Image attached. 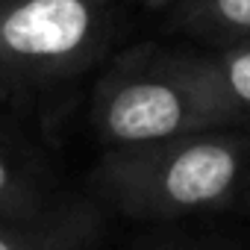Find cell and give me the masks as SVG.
I'll return each mask as SVG.
<instances>
[{
	"label": "cell",
	"mask_w": 250,
	"mask_h": 250,
	"mask_svg": "<svg viewBox=\"0 0 250 250\" xmlns=\"http://www.w3.org/2000/svg\"><path fill=\"white\" fill-rule=\"evenodd\" d=\"M139 3H145V6H150V9H159V6L171 3V0H139Z\"/></svg>",
	"instance_id": "obj_9"
},
{
	"label": "cell",
	"mask_w": 250,
	"mask_h": 250,
	"mask_svg": "<svg viewBox=\"0 0 250 250\" xmlns=\"http://www.w3.org/2000/svg\"><path fill=\"white\" fill-rule=\"evenodd\" d=\"M50 200L36 168L0 136V215H30Z\"/></svg>",
	"instance_id": "obj_6"
},
{
	"label": "cell",
	"mask_w": 250,
	"mask_h": 250,
	"mask_svg": "<svg viewBox=\"0 0 250 250\" xmlns=\"http://www.w3.org/2000/svg\"><path fill=\"white\" fill-rule=\"evenodd\" d=\"M112 36V0H0V91L83 74Z\"/></svg>",
	"instance_id": "obj_3"
},
{
	"label": "cell",
	"mask_w": 250,
	"mask_h": 250,
	"mask_svg": "<svg viewBox=\"0 0 250 250\" xmlns=\"http://www.w3.org/2000/svg\"><path fill=\"white\" fill-rule=\"evenodd\" d=\"M250 174V139L191 133L168 142L106 147L91 183L130 218L165 221L229 203Z\"/></svg>",
	"instance_id": "obj_1"
},
{
	"label": "cell",
	"mask_w": 250,
	"mask_h": 250,
	"mask_svg": "<svg viewBox=\"0 0 250 250\" xmlns=\"http://www.w3.org/2000/svg\"><path fill=\"white\" fill-rule=\"evenodd\" d=\"M229 121L232 115L200 77L194 59L153 50L124 53L91 97V124L106 147L168 142Z\"/></svg>",
	"instance_id": "obj_2"
},
{
	"label": "cell",
	"mask_w": 250,
	"mask_h": 250,
	"mask_svg": "<svg viewBox=\"0 0 250 250\" xmlns=\"http://www.w3.org/2000/svg\"><path fill=\"white\" fill-rule=\"evenodd\" d=\"M183 18L191 30L215 36H250V0H186Z\"/></svg>",
	"instance_id": "obj_7"
},
{
	"label": "cell",
	"mask_w": 250,
	"mask_h": 250,
	"mask_svg": "<svg viewBox=\"0 0 250 250\" xmlns=\"http://www.w3.org/2000/svg\"><path fill=\"white\" fill-rule=\"evenodd\" d=\"M100 218L83 200H53L30 215H0V250H88Z\"/></svg>",
	"instance_id": "obj_4"
},
{
	"label": "cell",
	"mask_w": 250,
	"mask_h": 250,
	"mask_svg": "<svg viewBox=\"0 0 250 250\" xmlns=\"http://www.w3.org/2000/svg\"><path fill=\"white\" fill-rule=\"evenodd\" d=\"M200 77L227 106L232 121L250 118V42L235 44L212 59H194Z\"/></svg>",
	"instance_id": "obj_5"
},
{
	"label": "cell",
	"mask_w": 250,
	"mask_h": 250,
	"mask_svg": "<svg viewBox=\"0 0 250 250\" xmlns=\"http://www.w3.org/2000/svg\"><path fill=\"white\" fill-rule=\"evenodd\" d=\"M136 250H203V247H191V244H145Z\"/></svg>",
	"instance_id": "obj_8"
}]
</instances>
